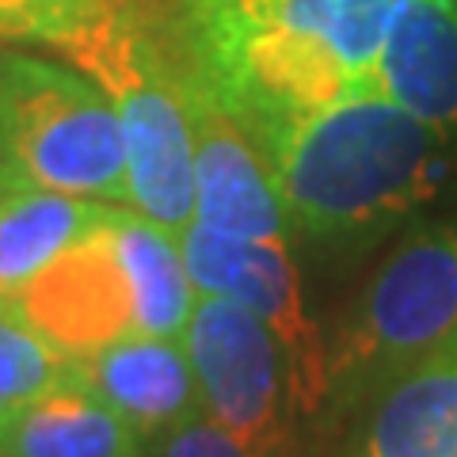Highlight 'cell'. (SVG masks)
<instances>
[{
	"label": "cell",
	"instance_id": "1",
	"mask_svg": "<svg viewBox=\"0 0 457 457\" xmlns=\"http://www.w3.org/2000/svg\"><path fill=\"white\" fill-rule=\"evenodd\" d=\"M336 0H179L168 23L183 77L260 153L351 92L332 46Z\"/></svg>",
	"mask_w": 457,
	"mask_h": 457
},
{
	"label": "cell",
	"instance_id": "2",
	"mask_svg": "<svg viewBox=\"0 0 457 457\" xmlns=\"http://www.w3.org/2000/svg\"><path fill=\"white\" fill-rule=\"evenodd\" d=\"M442 130L378 92H347L263 149L294 225L312 237L359 233L423 203Z\"/></svg>",
	"mask_w": 457,
	"mask_h": 457
},
{
	"label": "cell",
	"instance_id": "3",
	"mask_svg": "<svg viewBox=\"0 0 457 457\" xmlns=\"http://www.w3.org/2000/svg\"><path fill=\"white\" fill-rule=\"evenodd\" d=\"M114 104L130 164V203L183 237L195 221V130L176 42L137 0H104L62 46Z\"/></svg>",
	"mask_w": 457,
	"mask_h": 457
},
{
	"label": "cell",
	"instance_id": "4",
	"mask_svg": "<svg viewBox=\"0 0 457 457\" xmlns=\"http://www.w3.org/2000/svg\"><path fill=\"white\" fill-rule=\"evenodd\" d=\"M0 156L20 187L130 203L114 104L92 77L31 54L0 57Z\"/></svg>",
	"mask_w": 457,
	"mask_h": 457
},
{
	"label": "cell",
	"instance_id": "5",
	"mask_svg": "<svg viewBox=\"0 0 457 457\" xmlns=\"http://www.w3.org/2000/svg\"><path fill=\"white\" fill-rule=\"evenodd\" d=\"M457 339V225L404 240L328 343V404L351 408Z\"/></svg>",
	"mask_w": 457,
	"mask_h": 457
},
{
	"label": "cell",
	"instance_id": "6",
	"mask_svg": "<svg viewBox=\"0 0 457 457\" xmlns=\"http://www.w3.org/2000/svg\"><path fill=\"white\" fill-rule=\"evenodd\" d=\"M203 408L252 457H290V366L275 332L228 297L198 294L183 332Z\"/></svg>",
	"mask_w": 457,
	"mask_h": 457
},
{
	"label": "cell",
	"instance_id": "7",
	"mask_svg": "<svg viewBox=\"0 0 457 457\" xmlns=\"http://www.w3.org/2000/svg\"><path fill=\"white\" fill-rule=\"evenodd\" d=\"M179 248L195 294L228 297L275 332L290 366L294 411L317 416L328 404V343L317 320L305 312L302 282L286 245L228 240L191 221V228L179 237Z\"/></svg>",
	"mask_w": 457,
	"mask_h": 457
},
{
	"label": "cell",
	"instance_id": "8",
	"mask_svg": "<svg viewBox=\"0 0 457 457\" xmlns=\"http://www.w3.org/2000/svg\"><path fill=\"white\" fill-rule=\"evenodd\" d=\"M8 305L65 359H88L114 339L137 332L130 278L114 252L111 221L57 255Z\"/></svg>",
	"mask_w": 457,
	"mask_h": 457
},
{
	"label": "cell",
	"instance_id": "9",
	"mask_svg": "<svg viewBox=\"0 0 457 457\" xmlns=\"http://www.w3.org/2000/svg\"><path fill=\"white\" fill-rule=\"evenodd\" d=\"M195 130V221L228 240L286 245L294 218L260 145L210 96L187 84Z\"/></svg>",
	"mask_w": 457,
	"mask_h": 457
},
{
	"label": "cell",
	"instance_id": "10",
	"mask_svg": "<svg viewBox=\"0 0 457 457\" xmlns=\"http://www.w3.org/2000/svg\"><path fill=\"white\" fill-rule=\"evenodd\" d=\"M73 362V381L99 396L111 411L156 442L179 423L203 416V393L183 339H161L145 332H130L111 347Z\"/></svg>",
	"mask_w": 457,
	"mask_h": 457
},
{
	"label": "cell",
	"instance_id": "11",
	"mask_svg": "<svg viewBox=\"0 0 457 457\" xmlns=\"http://www.w3.org/2000/svg\"><path fill=\"white\" fill-rule=\"evenodd\" d=\"M366 92L393 99L435 130L457 126V0H416L396 20Z\"/></svg>",
	"mask_w": 457,
	"mask_h": 457
},
{
	"label": "cell",
	"instance_id": "12",
	"mask_svg": "<svg viewBox=\"0 0 457 457\" xmlns=\"http://www.w3.org/2000/svg\"><path fill=\"white\" fill-rule=\"evenodd\" d=\"M354 457H457V339L374 393Z\"/></svg>",
	"mask_w": 457,
	"mask_h": 457
},
{
	"label": "cell",
	"instance_id": "13",
	"mask_svg": "<svg viewBox=\"0 0 457 457\" xmlns=\"http://www.w3.org/2000/svg\"><path fill=\"white\" fill-rule=\"evenodd\" d=\"M141 450L145 438L73 378L0 420V457H141Z\"/></svg>",
	"mask_w": 457,
	"mask_h": 457
},
{
	"label": "cell",
	"instance_id": "14",
	"mask_svg": "<svg viewBox=\"0 0 457 457\" xmlns=\"http://www.w3.org/2000/svg\"><path fill=\"white\" fill-rule=\"evenodd\" d=\"M111 203L20 187L0 203V302H16L57 255L111 221Z\"/></svg>",
	"mask_w": 457,
	"mask_h": 457
},
{
	"label": "cell",
	"instance_id": "15",
	"mask_svg": "<svg viewBox=\"0 0 457 457\" xmlns=\"http://www.w3.org/2000/svg\"><path fill=\"white\" fill-rule=\"evenodd\" d=\"M111 240L122 260L126 278H130L137 332L161 336V339H183L198 294L191 286L187 263H183L179 237L168 233L164 225L149 221L145 213L114 206Z\"/></svg>",
	"mask_w": 457,
	"mask_h": 457
},
{
	"label": "cell",
	"instance_id": "16",
	"mask_svg": "<svg viewBox=\"0 0 457 457\" xmlns=\"http://www.w3.org/2000/svg\"><path fill=\"white\" fill-rule=\"evenodd\" d=\"M73 378V362L54 351L12 305L0 302V420L35 396L62 389Z\"/></svg>",
	"mask_w": 457,
	"mask_h": 457
},
{
	"label": "cell",
	"instance_id": "17",
	"mask_svg": "<svg viewBox=\"0 0 457 457\" xmlns=\"http://www.w3.org/2000/svg\"><path fill=\"white\" fill-rule=\"evenodd\" d=\"M416 0H336L332 46L347 69L351 92H366L385 38Z\"/></svg>",
	"mask_w": 457,
	"mask_h": 457
},
{
	"label": "cell",
	"instance_id": "18",
	"mask_svg": "<svg viewBox=\"0 0 457 457\" xmlns=\"http://www.w3.org/2000/svg\"><path fill=\"white\" fill-rule=\"evenodd\" d=\"M99 8L104 0H0V38L50 42L62 50Z\"/></svg>",
	"mask_w": 457,
	"mask_h": 457
},
{
	"label": "cell",
	"instance_id": "19",
	"mask_svg": "<svg viewBox=\"0 0 457 457\" xmlns=\"http://www.w3.org/2000/svg\"><path fill=\"white\" fill-rule=\"evenodd\" d=\"M153 457H252V453L203 411V416L179 423L176 431H168L164 438H156Z\"/></svg>",
	"mask_w": 457,
	"mask_h": 457
},
{
	"label": "cell",
	"instance_id": "20",
	"mask_svg": "<svg viewBox=\"0 0 457 457\" xmlns=\"http://www.w3.org/2000/svg\"><path fill=\"white\" fill-rule=\"evenodd\" d=\"M12 191H20V183H16V176H12V168L4 164V156H0V203H4Z\"/></svg>",
	"mask_w": 457,
	"mask_h": 457
}]
</instances>
